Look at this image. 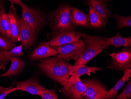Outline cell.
I'll return each instance as SVG.
<instances>
[{
  "instance_id": "obj_1",
  "label": "cell",
  "mask_w": 131,
  "mask_h": 99,
  "mask_svg": "<svg viewBox=\"0 0 131 99\" xmlns=\"http://www.w3.org/2000/svg\"><path fill=\"white\" fill-rule=\"evenodd\" d=\"M70 66L67 60L55 56L40 60L39 63L37 64L41 72L62 86L71 76L69 74Z\"/></svg>"
},
{
  "instance_id": "obj_2",
  "label": "cell",
  "mask_w": 131,
  "mask_h": 99,
  "mask_svg": "<svg viewBox=\"0 0 131 99\" xmlns=\"http://www.w3.org/2000/svg\"><path fill=\"white\" fill-rule=\"evenodd\" d=\"M85 44V49L80 57L75 60L74 65H85L95 56L101 53L102 51L108 47L106 38L93 36L80 32Z\"/></svg>"
},
{
  "instance_id": "obj_3",
  "label": "cell",
  "mask_w": 131,
  "mask_h": 99,
  "mask_svg": "<svg viewBox=\"0 0 131 99\" xmlns=\"http://www.w3.org/2000/svg\"><path fill=\"white\" fill-rule=\"evenodd\" d=\"M71 10L68 5H62L50 13V26L54 35L74 29L71 21Z\"/></svg>"
},
{
  "instance_id": "obj_4",
  "label": "cell",
  "mask_w": 131,
  "mask_h": 99,
  "mask_svg": "<svg viewBox=\"0 0 131 99\" xmlns=\"http://www.w3.org/2000/svg\"><path fill=\"white\" fill-rule=\"evenodd\" d=\"M85 90L81 95V99H105L108 88L103 83L95 78L82 79Z\"/></svg>"
},
{
  "instance_id": "obj_5",
  "label": "cell",
  "mask_w": 131,
  "mask_h": 99,
  "mask_svg": "<svg viewBox=\"0 0 131 99\" xmlns=\"http://www.w3.org/2000/svg\"><path fill=\"white\" fill-rule=\"evenodd\" d=\"M84 42L81 39L63 46L53 47L57 53V57L67 61L76 60L85 49Z\"/></svg>"
},
{
  "instance_id": "obj_6",
  "label": "cell",
  "mask_w": 131,
  "mask_h": 99,
  "mask_svg": "<svg viewBox=\"0 0 131 99\" xmlns=\"http://www.w3.org/2000/svg\"><path fill=\"white\" fill-rule=\"evenodd\" d=\"M107 55L111 57V60L106 68L123 72L127 68H131V48H124Z\"/></svg>"
},
{
  "instance_id": "obj_7",
  "label": "cell",
  "mask_w": 131,
  "mask_h": 99,
  "mask_svg": "<svg viewBox=\"0 0 131 99\" xmlns=\"http://www.w3.org/2000/svg\"><path fill=\"white\" fill-rule=\"evenodd\" d=\"M19 5L22 8V18L30 25L35 34H36L46 23L45 16L36 10L29 8L23 3Z\"/></svg>"
},
{
  "instance_id": "obj_8",
  "label": "cell",
  "mask_w": 131,
  "mask_h": 99,
  "mask_svg": "<svg viewBox=\"0 0 131 99\" xmlns=\"http://www.w3.org/2000/svg\"><path fill=\"white\" fill-rule=\"evenodd\" d=\"M85 90V86L80 77L71 75L61 91L67 98L79 99Z\"/></svg>"
},
{
  "instance_id": "obj_9",
  "label": "cell",
  "mask_w": 131,
  "mask_h": 99,
  "mask_svg": "<svg viewBox=\"0 0 131 99\" xmlns=\"http://www.w3.org/2000/svg\"><path fill=\"white\" fill-rule=\"evenodd\" d=\"M13 85H16L17 91L26 92L33 95L40 96L47 89L35 77H32L25 81H16Z\"/></svg>"
},
{
  "instance_id": "obj_10",
  "label": "cell",
  "mask_w": 131,
  "mask_h": 99,
  "mask_svg": "<svg viewBox=\"0 0 131 99\" xmlns=\"http://www.w3.org/2000/svg\"><path fill=\"white\" fill-rule=\"evenodd\" d=\"M54 35L52 39L48 41L49 45L51 47L68 44L78 40L81 37L80 32L74 29L65 31Z\"/></svg>"
},
{
  "instance_id": "obj_11",
  "label": "cell",
  "mask_w": 131,
  "mask_h": 99,
  "mask_svg": "<svg viewBox=\"0 0 131 99\" xmlns=\"http://www.w3.org/2000/svg\"><path fill=\"white\" fill-rule=\"evenodd\" d=\"M57 55L56 51L49 45L48 41L42 42L31 52L29 59L32 61H36L56 56Z\"/></svg>"
},
{
  "instance_id": "obj_12",
  "label": "cell",
  "mask_w": 131,
  "mask_h": 99,
  "mask_svg": "<svg viewBox=\"0 0 131 99\" xmlns=\"http://www.w3.org/2000/svg\"><path fill=\"white\" fill-rule=\"evenodd\" d=\"M8 14L10 20V38L13 42L16 43L18 42H20L21 25L20 18L17 14L13 5L10 6Z\"/></svg>"
},
{
  "instance_id": "obj_13",
  "label": "cell",
  "mask_w": 131,
  "mask_h": 99,
  "mask_svg": "<svg viewBox=\"0 0 131 99\" xmlns=\"http://www.w3.org/2000/svg\"><path fill=\"white\" fill-rule=\"evenodd\" d=\"M21 32L20 40L25 50L32 46L35 40V34L29 24L23 18H20Z\"/></svg>"
},
{
  "instance_id": "obj_14",
  "label": "cell",
  "mask_w": 131,
  "mask_h": 99,
  "mask_svg": "<svg viewBox=\"0 0 131 99\" xmlns=\"http://www.w3.org/2000/svg\"><path fill=\"white\" fill-rule=\"evenodd\" d=\"M70 20L74 27L77 26L89 28V15L75 7L71 10Z\"/></svg>"
},
{
  "instance_id": "obj_15",
  "label": "cell",
  "mask_w": 131,
  "mask_h": 99,
  "mask_svg": "<svg viewBox=\"0 0 131 99\" xmlns=\"http://www.w3.org/2000/svg\"><path fill=\"white\" fill-rule=\"evenodd\" d=\"M23 45L22 44L15 47L10 51L0 52V70H5V66H7V64L11 62L12 57H23L24 53L22 51Z\"/></svg>"
},
{
  "instance_id": "obj_16",
  "label": "cell",
  "mask_w": 131,
  "mask_h": 99,
  "mask_svg": "<svg viewBox=\"0 0 131 99\" xmlns=\"http://www.w3.org/2000/svg\"><path fill=\"white\" fill-rule=\"evenodd\" d=\"M11 62V65L8 70L2 75L1 77H9L12 76H17L25 66V63L19 57H12Z\"/></svg>"
},
{
  "instance_id": "obj_17",
  "label": "cell",
  "mask_w": 131,
  "mask_h": 99,
  "mask_svg": "<svg viewBox=\"0 0 131 99\" xmlns=\"http://www.w3.org/2000/svg\"><path fill=\"white\" fill-rule=\"evenodd\" d=\"M70 75L79 77L83 75H87L90 76L91 73L95 74L97 71L103 69V68L96 67H88L85 65H71L69 67Z\"/></svg>"
},
{
  "instance_id": "obj_18",
  "label": "cell",
  "mask_w": 131,
  "mask_h": 99,
  "mask_svg": "<svg viewBox=\"0 0 131 99\" xmlns=\"http://www.w3.org/2000/svg\"><path fill=\"white\" fill-rule=\"evenodd\" d=\"M123 72L124 75L122 78L118 81L116 85L111 90L108 91L106 94L105 99H114L118 91L123 87L126 82L129 80L131 76V68H127Z\"/></svg>"
},
{
  "instance_id": "obj_19",
  "label": "cell",
  "mask_w": 131,
  "mask_h": 99,
  "mask_svg": "<svg viewBox=\"0 0 131 99\" xmlns=\"http://www.w3.org/2000/svg\"><path fill=\"white\" fill-rule=\"evenodd\" d=\"M106 41L108 46H113L115 49L118 47H123L124 48H131V38L122 37L120 32L114 37L107 38Z\"/></svg>"
},
{
  "instance_id": "obj_20",
  "label": "cell",
  "mask_w": 131,
  "mask_h": 99,
  "mask_svg": "<svg viewBox=\"0 0 131 99\" xmlns=\"http://www.w3.org/2000/svg\"><path fill=\"white\" fill-rule=\"evenodd\" d=\"M89 15V28L93 29L101 28L106 26V21L103 17L93 9L90 7Z\"/></svg>"
},
{
  "instance_id": "obj_21",
  "label": "cell",
  "mask_w": 131,
  "mask_h": 99,
  "mask_svg": "<svg viewBox=\"0 0 131 99\" xmlns=\"http://www.w3.org/2000/svg\"><path fill=\"white\" fill-rule=\"evenodd\" d=\"M86 4L107 22L109 17L111 15V12L106 6L99 3L97 0H87Z\"/></svg>"
},
{
  "instance_id": "obj_22",
  "label": "cell",
  "mask_w": 131,
  "mask_h": 99,
  "mask_svg": "<svg viewBox=\"0 0 131 99\" xmlns=\"http://www.w3.org/2000/svg\"><path fill=\"white\" fill-rule=\"evenodd\" d=\"M0 35L10 38V23L8 14H4L0 17Z\"/></svg>"
},
{
  "instance_id": "obj_23",
  "label": "cell",
  "mask_w": 131,
  "mask_h": 99,
  "mask_svg": "<svg viewBox=\"0 0 131 99\" xmlns=\"http://www.w3.org/2000/svg\"><path fill=\"white\" fill-rule=\"evenodd\" d=\"M16 46L11 38L0 35V52L10 51Z\"/></svg>"
},
{
  "instance_id": "obj_24",
  "label": "cell",
  "mask_w": 131,
  "mask_h": 99,
  "mask_svg": "<svg viewBox=\"0 0 131 99\" xmlns=\"http://www.w3.org/2000/svg\"><path fill=\"white\" fill-rule=\"evenodd\" d=\"M113 17L117 21V29H121L124 27H131V16L124 17L117 14L113 15Z\"/></svg>"
},
{
  "instance_id": "obj_25",
  "label": "cell",
  "mask_w": 131,
  "mask_h": 99,
  "mask_svg": "<svg viewBox=\"0 0 131 99\" xmlns=\"http://www.w3.org/2000/svg\"><path fill=\"white\" fill-rule=\"evenodd\" d=\"M116 99H131V80H129L124 89L117 97Z\"/></svg>"
},
{
  "instance_id": "obj_26",
  "label": "cell",
  "mask_w": 131,
  "mask_h": 99,
  "mask_svg": "<svg viewBox=\"0 0 131 99\" xmlns=\"http://www.w3.org/2000/svg\"><path fill=\"white\" fill-rule=\"evenodd\" d=\"M43 99H58L57 95L55 89L48 90L47 89L40 95Z\"/></svg>"
},
{
  "instance_id": "obj_27",
  "label": "cell",
  "mask_w": 131,
  "mask_h": 99,
  "mask_svg": "<svg viewBox=\"0 0 131 99\" xmlns=\"http://www.w3.org/2000/svg\"><path fill=\"white\" fill-rule=\"evenodd\" d=\"M16 91L17 89L16 87L15 88L10 86L4 88L3 91L0 93V99H3L6 96L10 93Z\"/></svg>"
},
{
  "instance_id": "obj_28",
  "label": "cell",
  "mask_w": 131,
  "mask_h": 99,
  "mask_svg": "<svg viewBox=\"0 0 131 99\" xmlns=\"http://www.w3.org/2000/svg\"><path fill=\"white\" fill-rule=\"evenodd\" d=\"M5 13L3 3L2 0H0V17Z\"/></svg>"
},
{
  "instance_id": "obj_29",
  "label": "cell",
  "mask_w": 131,
  "mask_h": 99,
  "mask_svg": "<svg viewBox=\"0 0 131 99\" xmlns=\"http://www.w3.org/2000/svg\"><path fill=\"white\" fill-rule=\"evenodd\" d=\"M7 1H9L12 4H15L19 5L20 4L22 3L21 0H7Z\"/></svg>"
},
{
  "instance_id": "obj_30",
  "label": "cell",
  "mask_w": 131,
  "mask_h": 99,
  "mask_svg": "<svg viewBox=\"0 0 131 99\" xmlns=\"http://www.w3.org/2000/svg\"><path fill=\"white\" fill-rule=\"evenodd\" d=\"M97 1L99 2V3H100L103 5H104L106 6V4H105V3L107 1H108V0H97Z\"/></svg>"
},
{
  "instance_id": "obj_31",
  "label": "cell",
  "mask_w": 131,
  "mask_h": 99,
  "mask_svg": "<svg viewBox=\"0 0 131 99\" xmlns=\"http://www.w3.org/2000/svg\"><path fill=\"white\" fill-rule=\"evenodd\" d=\"M1 75H0V78H1ZM4 88V87H3V86H0V93H1V92L3 91Z\"/></svg>"
}]
</instances>
